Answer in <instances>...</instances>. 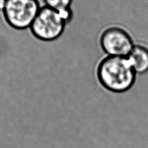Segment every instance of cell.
<instances>
[{"label":"cell","instance_id":"1","mask_svg":"<svg viewBox=\"0 0 148 148\" xmlns=\"http://www.w3.org/2000/svg\"><path fill=\"white\" fill-rule=\"evenodd\" d=\"M97 76L106 90L117 93L129 91L136 78V74L127 57L108 56L99 62Z\"/></svg>","mask_w":148,"mask_h":148},{"label":"cell","instance_id":"2","mask_svg":"<svg viewBox=\"0 0 148 148\" xmlns=\"http://www.w3.org/2000/svg\"><path fill=\"white\" fill-rule=\"evenodd\" d=\"M72 17L73 12L63 13L47 6L40 7L30 29L37 39L52 41L61 37Z\"/></svg>","mask_w":148,"mask_h":148},{"label":"cell","instance_id":"3","mask_svg":"<svg viewBox=\"0 0 148 148\" xmlns=\"http://www.w3.org/2000/svg\"><path fill=\"white\" fill-rule=\"evenodd\" d=\"M40 9L38 0H7L2 12L10 26L22 30L30 28Z\"/></svg>","mask_w":148,"mask_h":148},{"label":"cell","instance_id":"4","mask_svg":"<svg viewBox=\"0 0 148 148\" xmlns=\"http://www.w3.org/2000/svg\"><path fill=\"white\" fill-rule=\"evenodd\" d=\"M100 45L107 56L119 57H127L134 46L131 35L118 26L104 29L101 35Z\"/></svg>","mask_w":148,"mask_h":148},{"label":"cell","instance_id":"5","mask_svg":"<svg viewBox=\"0 0 148 148\" xmlns=\"http://www.w3.org/2000/svg\"><path fill=\"white\" fill-rule=\"evenodd\" d=\"M127 58L136 75L148 72V48L142 45H134Z\"/></svg>","mask_w":148,"mask_h":148},{"label":"cell","instance_id":"6","mask_svg":"<svg viewBox=\"0 0 148 148\" xmlns=\"http://www.w3.org/2000/svg\"><path fill=\"white\" fill-rule=\"evenodd\" d=\"M47 7L63 13H72L71 5L73 0H44Z\"/></svg>","mask_w":148,"mask_h":148},{"label":"cell","instance_id":"7","mask_svg":"<svg viewBox=\"0 0 148 148\" xmlns=\"http://www.w3.org/2000/svg\"><path fill=\"white\" fill-rule=\"evenodd\" d=\"M7 0H0V11H3L6 4Z\"/></svg>","mask_w":148,"mask_h":148}]
</instances>
